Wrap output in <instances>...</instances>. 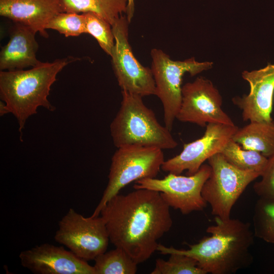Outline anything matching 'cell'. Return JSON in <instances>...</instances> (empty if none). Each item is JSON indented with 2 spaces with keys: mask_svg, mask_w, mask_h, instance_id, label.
I'll return each instance as SVG.
<instances>
[{
  "mask_svg": "<svg viewBox=\"0 0 274 274\" xmlns=\"http://www.w3.org/2000/svg\"><path fill=\"white\" fill-rule=\"evenodd\" d=\"M127 17L121 15L111 26L115 44L111 56L119 85L123 91L142 97L156 94L151 69L135 57L128 39Z\"/></svg>",
  "mask_w": 274,
  "mask_h": 274,
  "instance_id": "10",
  "label": "cell"
},
{
  "mask_svg": "<svg viewBox=\"0 0 274 274\" xmlns=\"http://www.w3.org/2000/svg\"><path fill=\"white\" fill-rule=\"evenodd\" d=\"M84 14L86 33L93 37L102 49L110 56L115 44L111 25L95 14L86 13Z\"/></svg>",
  "mask_w": 274,
  "mask_h": 274,
  "instance_id": "23",
  "label": "cell"
},
{
  "mask_svg": "<svg viewBox=\"0 0 274 274\" xmlns=\"http://www.w3.org/2000/svg\"><path fill=\"white\" fill-rule=\"evenodd\" d=\"M232 139L243 149L259 152L269 158L274 155V120L250 122L238 128Z\"/></svg>",
  "mask_w": 274,
  "mask_h": 274,
  "instance_id": "17",
  "label": "cell"
},
{
  "mask_svg": "<svg viewBox=\"0 0 274 274\" xmlns=\"http://www.w3.org/2000/svg\"><path fill=\"white\" fill-rule=\"evenodd\" d=\"M211 172L210 165L202 164L192 175L169 173L163 179L146 178L135 182L134 189H147L160 192L165 202L183 215L202 211L207 206L201 194L203 186Z\"/></svg>",
  "mask_w": 274,
  "mask_h": 274,
  "instance_id": "9",
  "label": "cell"
},
{
  "mask_svg": "<svg viewBox=\"0 0 274 274\" xmlns=\"http://www.w3.org/2000/svg\"><path fill=\"white\" fill-rule=\"evenodd\" d=\"M220 153L235 167L244 170L257 172L261 176L268 160V158L259 152L243 149L232 138Z\"/></svg>",
  "mask_w": 274,
  "mask_h": 274,
  "instance_id": "19",
  "label": "cell"
},
{
  "mask_svg": "<svg viewBox=\"0 0 274 274\" xmlns=\"http://www.w3.org/2000/svg\"><path fill=\"white\" fill-rule=\"evenodd\" d=\"M36 33L23 24L13 22L9 40L1 50V71L23 70L41 62L36 56L39 48Z\"/></svg>",
  "mask_w": 274,
  "mask_h": 274,
  "instance_id": "16",
  "label": "cell"
},
{
  "mask_svg": "<svg viewBox=\"0 0 274 274\" xmlns=\"http://www.w3.org/2000/svg\"><path fill=\"white\" fill-rule=\"evenodd\" d=\"M261 179L253 185V189L259 197H274V155L268 158Z\"/></svg>",
  "mask_w": 274,
  "mask_h": 274,
  "instance_id": "25",
  "label": "cell"
},
{
  "mask_svg": "<svg viewBox=\"0 0 274 274\" xmlns=\"http://www.w3.org/2000/svg\"><path fill=\"white\" fill-rule=\"evenodd\" d=\"M238 128L235 124H208L200 138L184 144L180 154L164 161L161 169L178 175L184 170L187 175L195 174L205 161L221 152Z\"/></svg>",
  "mask_w": 274,
  "mask_h": 274,
  "instance_id": "12",
  "label": "cell"
},
{
  "mask_svg": "<svg viewBox=\"0 0 274 274\" xmlns=\"http://www.w3.org/2000/svg\"><path fill=\"white\" fill-rule=\"evenodd\" d=\"M255 237L274 244V197H259L253 216Z\"/></svg>",
  "mask_w": 274,
  "mask_h": 274,
  "instance_id": "21",
  "label": "cell"
},
{
  "mask_svg": "<svg viewBox=\"0 0 274 274\" xmlns=\"http://www.w3.org/2000/svg\"><path fill=\"white\" fill-rule=\"evenodd\" d=\"M215 222L206 229L210 236L189 245L188 250L159 244L157 251L164 255L176 253L190 256L206 273L232 274L250 266L253 262L250 248L255 237L250 223L218 217H215Z\"/></svg>",
  "mask_w": 274,
  "mask_h": 274,
  "instance_id": "2",
  "label": "cell"
},
{
  "mask_svg": "<svg viewBox=\"0 0 274 274\" xmlns=\"http://www.w3.org/2000/svg\"><path fill=\"white\" fill-rule=\"evenodd\" d=\"M94 260L95 274H134L137 271L138 264L120 248L106 251Z\"/></svg>",
  "mask_w": 274,
  "mask_h": 274,
  "instance_id": "20",
  "label": "cell"
},
{
  "mask_svg": "<svg viewBox=\"0 0 274 274\" xmlns=\"http://www.w3.org/2000/svg\"><path fill=\"white\" fill-rule=\"evenodd\" d=\"M21 264L37 274H95L93 266L62 246L48 243L21 251Z\"/></svg>",
  "mask_w": 274,
  "mask_h": 274,
  "instance_id": "13",
  "label": "cell"
},
{
  "mask_svg": "<svg viewBox=\"0 0 274 274\" xmlns=\"http://www.w3.org/2000/svg\"><path fill=\"white\" fill-rule=\"evenodd\" d=\"M243 78L250 86V92L236 96L232 102L242 110L244 121L270 122L274 95V64L268 63L261 69L242 72Z\"/></svg>",
  "mask_w": 274,
  "mask_h": 274,
  "instance_id": "14",
  "label": "cell"
},
{
  "mask_svg": "<svg viewBox=\"0 0 274 274\" xmlns=\"http://www.w3.org/2000/svg\"><path fill=\"white\" fill-rule=\"evenodd\" d=\"M151 55L155 95L163 106L164 126L171 131L181 104L183 76L186 73L193 76L211 68L213 62H198L194 57L174 61L158 49H152Z\"/></svg>",
  "mask_w": 274,
  "mask_h": 274,
  "instance_id": "7",
  "label": "cell"
},
{
  "mask_svg": "<svg viewBox=\"0 0 274 274\" xmlns=\"http://www.w3.org/2000/svg\"><path fill=\"white\" fill-rule=\"evenodd\" d=\"M208 161L211 172L203 186L202 196L210 205L213 215L228 219L233 206L246 188L261 175L235 167L220 153L213 155Z\"/></svg>",
  "mask_w": 274,
  "mask_h": 274,
  "instance_id": "6",
  "label": "cell"
},
{
  "mask_svg": "<svg viewBox=\"0 0 274 274\" xmlns=\"http://www.w3.org/2000/svg\"><path fill=\"white\" fill-rule=\"evenodd\" d=\"M162 150L140 145L118 148L112 157L107 186L91 216H99L106 203L130 183L156 178L165 161Z\"/></svg>",
  "mask_w": 274,
  "mask_h": 274,
  "instance_id": "5",
  "label": "cell"
},
{
  "mask_svg": "<svg viewBox=\"0 0 274 274\" xmlns=\"http://www.w3.org/2000/svg\"><path fill=\"white\" fill-rule=\"evenodd\" d=\"M122 95L120 107L110 125L115 147L140 145L168 150L178 146L170 130L159 123L143 97L123 90Z\"/></svg>",
  "mask_w": 274,
  "mask_h": 274,
  "instance_id": "4",
  "label": "cell"
},
{
  "mask_svg": "<svg viewBox=\"0 0 274 274\" xmlns=\"http://www.w3.org/2000/svg\"><path fill=\"white\" fill-rule=\"evenodd\" d=\"M66 12L92 13L111 25L126 13L127 0H61Z\"/></svg>",
  "mask_w": 274,
  "mask_h": 274,
  "instance_id": "18",
  "label": "cell"
},
{
  "mask_svg": "<svg viewBox=\"0 0 274 274\" xmlns=\"http://www.w3.org/2000/svg\"><path fill=\"white\" fill-rule=\"evenodd\" d=\"M134 0H127V19L128 22L131 21L132 19L133 13H134Z\"/></svg>",
  "mask_w": 274,
  "mask_h": 274,
  "instance_id": "26",
  "label": "cell"
},
{
  "mask_svg": "<svg viewBox=\"0 0 274 274\" xmlns=\"http://www.w3.org/2000/svg\"><path fill=\"white\" fill-rule=\"evenodd\" d=\"M54 239L87 261L107 251L110 241L101 216L85 217L72 208L59 221Z\"/></svg>",
  "mask_w": 274,
  "mask_h": 274,
  "instance_id": "8",
  "label": "cell"
},
{
  "mask_svg": "<svg viewBox=\"0 0 274 274\" xmlns=\"http://www.w3.org/2000/svg\"><path fill=\"white\" fill-rule=\"evenodd\" d=\"M10 112V111L5 102L2 100L0 101V116H2Z\"/></svg>",
  "mask_w": 274,
  "mask_h": 274,
  "instance_id": "27",
  "label": "cell"
},
{
  "mask_svg": "<svg viewBox=\"0 0 274 274\" xmlns=\"http://www.w3.org/2000/svg\"><path fill=\"white\" fill-rule=\"evenodd\" d=\"M64 12L61 0H0L1 16L23 24L45 38L49 22Z\"/></svg>",
  "mask_w": 274,
  "mask_h": 274,
  "instance_id": "15",
  "label": "cell"
},
{
  "mask_svg": "<svg viewBox=\"0 0 274 274\" xmlns=\"http://www.w3.org/2000/svg\"><path fill=\"white\" fill-rule=\"evenodd\" d=\"M72 57L41 62L28 70L1 71L0 97L10 112L16 117L21 133L27 119L37 113L39 107L53 111L55 109L48 99L57 74Z\"/></svg>",
  "mask_w": 274,
  "mask_h": 274,
  "instance_id": "3",
  "label": "cell"
},
{
  "mask_svg": "<svg viewBox=\"0 0 274 274\" xmlns=\"http://www.w3.org/2000/svg\"><path fill=\"white\" fill-rule=\"evenodd\" d=\"M222 105V97L212 82L198 77L182 86L181 104L176 119L201 127L209 123L234 125Z\"/></svg>",
  "mask_w": 274,
  "mask_h": 274,
  "instance_id": "11",
  "label": "cell"
},
{
  "mask_svg": "<svg viewBox=\"0 0 274 274\" xmlns=\"http://www.w3.org/2000/svg\"><path fill=\"white\" fill-rule=\"evenodd\" d=\"M84 13L62 12L55 15L48 23L46 29L57 31L66 37H77L86 33Z\"/></svg>",
  "mask_w": 274,
  "mask_h": 274,
  "instance_id": "24",
  "label": "cell"
},
{
  "mask_svg": "<svg viewBox=\"0 0 274 274\" xmlns=\"http://www.w3.org/2000/svg\"><path fill=\"white\" fill-rule=\"evenodd\" d=\"M169 208L160 192L134 189L113 197L100 215L105 221L111 243L139 264L157 251L158 241L170 229Z\"/></svg>",
  "mask_w": 274,
  "mask_h": 274,
  "instance_id": "1",
  "label": "cell"
},
{
  "mask_svg": "<svg viewBox=\"0 0 274 274\" xmlns=\"http://www.w3.org/2000/svg\"><path fill=\"white\" fill-rule=\"evenodd\" d=\"M169 255L166 261L161 258L156 260L151 274H206L194 258L176 253Z\"/></svg>",
  "mask_w": 274,
  "mask_h": 274,
  "instance_id": "22",
  "label": "cell"
}]
</instances>
